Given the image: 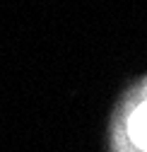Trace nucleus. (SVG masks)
<instances>
[{
  "label": "nucleus",
  "mask_w": 147,
  "mask_h": 152,
  "mask_svg": "<svg viewBox=\"0 0 147 152\" xmlns=\"http://www.w3.org/2000/svg\"><path fill=\"white\" fill-rule=\"evenodd\" d=\"M130 138L147 150V104H142L130 118Z\"/></svg>",
  "instance_id": "f257e3e1"
}]
</instances>
